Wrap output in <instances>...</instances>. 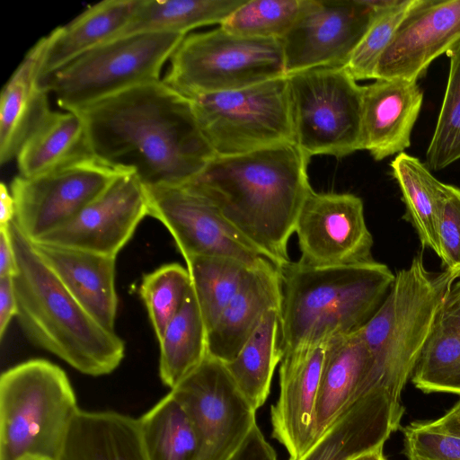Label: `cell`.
I'll return each instance as SVG.
<instances>
[{"label": "cell", "mask_w": 460, "mask_h": 460, "mask_svg": "<svg viewBox=\"0 0 460 460\" xmlns=\"http://www.w3.org/2000/svg\"><path fill=\"white\" fill-rule=\"evenodd\" d=\"M75 111L84 119L92 155L133 172L144 187L190 182L217 156L191 100L162 79Z\"/></svg>", "instance_id": "cell-1"}, {"label": "cell", "mask_w": 460, "mask_h": 460, "mask_svg": "<svg viewBox=\"0 0 460 460\" xmlns=\"http://www.w3.org/2000/svg\"><path fill=\"white\" fill-rule=\"evenodd\" d=\"M310 158L295 144L216 156L190 183L278 268L290 261L288 243L313 190Z\"/></svg>", "instance_id": "cell-2"}, {"label": "cell", "mask_w": 460, "mask_h": 460, "mask_svg": "<svg viewBox=\"0 0 460 460\" xmlns=\"http://www.w3.org/2000/svg\"><path fill=\"white\" fill-rule=\"evenodd\" d=\"M8 231L16 261V317L27 337L84 375L114 371L125 355L121 338L81 306L14 221Z\"/></svg>", "instance_id": "cell-3"}, {"label": "cell", "mask_w": 460, "mask_h": 460, "mask_svg": "<svg viewBox=\"0 0 460 460\" xmlns=\"http://www.w3.org/2000/svg\"><path fill=\"white\" fill-rule=\"evenodd\" d=\"M279 270L282 357L359 331L378 310L395 278L385 264L374 260L328 267L298 260Z\"/></svg>", "instance_id": "cell-4"}, {"label": "cell", "mask_w": 460, "mask_h": 460, "mask_svg": "<svg viewBox=\"0 0 460 460\" xmlns=\"http://www.w3.org/2000/svg\"><path fill=\"white\" fill-rule=\"evenodd\" d=\"M458 276L434 274L421 255L395 274L384 302L360 329L368 357L366 392L402 405V393L416 367L441 301Z\"/></svg>", "instance_id": "cell-5"}, {"label": "cell", "mask_w": 460, "mask_h": 460, "mask_svg": "<svg viewBox=\"0 0 460 460\" xmlns=\"http://www.w3.org/2000/svg\"><path fill=\"white\" fill-rule=\"evenodd\" d=\"M66 372L34 358L0 378V460H58L79 411Z\"/></svg>", "instance_id": "cell-6"}, {"label": "cell", "mask_w": 460, "mask_h": 460, "mask_svg": "<svg viewBox=\"0 0 460 460\" xmlns=\"http://www.w3.org/2000/svg\"><path fill=\"white\" fill-rule=\"evenodd\" d=\"M187 34L142 32L102 43L42 77L64 111H78L132 87L161 80L165 62Z\"/></svg>", "instance_id": "cell-7"}, {"label": "cell", "mask_w": 460, "mask_h": 460, "mask_svg": "<svg viewBox=\"0 0 460 460\" xmlns=\"http://www.w3.org/2000/svg\"><path fill=\"white\" fill-rule=\"evenodd\" d=\"M166 84L194 98L286 75L280 40L233 34L221 26L187 34L170 58Z\"/></svg>", "instance_id": "cell-8"}, {"label": "cell", "mask_w": 460, "mask_h": 460, "mask_svg": "<svg viewBox=\"0 0 460 460\" xmlns=\"http://www.w3.org/2000/svg\"><path fill=\"white\" fill-rule=\"evenodd\" d=\"M190 99L200 129L217 156L295 143L287 75Z\"/></svg>", "instance_id": "cell-9"}, {"label": "cell", "mask_w": 460, "mask_h": 460, "mask_svg": "<svg viewBox=\"0 0 460 460\" xmlns=\"http://www.w3.org/2000/svg\"><path fill=\"white\" fill-rule=\"evenodd\" d=\"M295 144L309 157H345L361 150L363 86L345 67L287 75Z\"/></svg>", "instance_id": "cell-10"}, {"label": "cell", "mask_w": 460, "mask_h": 460, "mask_svg": "<svg viewBox=\"0 0 460 460\" xmlns=\"http://www.w3.org/2000/svg\"><path fill=\"white\" fill-rule=\"evenodd\" d=\"M171 393L194 428L198 440L194 460H228L256 424V411L226 365L208 355Z\"/></svg>", "instance_id": "cell-11"}, {"label": "cell", "mask_w": 460, "mask_h": 460, "mask_svg": "<svg viewBox=\"0 0 460 460\" xmlns=\"http://www.w3.org/2000/svg\"><path fill=\"white\" fill-rule=\"evenodd\" d=\"M125 172L88 156L35 177L17 175L10 185L13 221L37 241L75 218Z\"/></svg>", "instance_id": "cell-12"}, {"label": "cell", "mask_w": 460, "mask_h": 460, "mask_svg": "<svg viewBox=\"0 0 460 460\" xmlns=\"http://www.w3.org/2000/svg\"><path fill=\"white\" fill-rule=\"evenodd\" d=\"M147 212L173 237L184 260L227 257L251 267L269 261L190 183L145 187Z\"/></svg>", "instance_id": "cell-13"}, {"label": "cell", "mask_w": 460, "mask_h": 460, "mask_svg": "<svg viewBox=\"0 0 460 460\" xmlns=\"http://www.w3.org/2000/svg\"><path fill=\"white\" fill-rule=\"evenodd\" d=\"M376 13L365 0H302L280 40L286 75L318 67H344Z\"/></svg>", "instance_id": "cell-14"}, {"label": "cell", "mask_w": 460, "mask_h": 460, "mask_svg": "<svg viewBox=\"0 0 460 460\" xmlns=\"http://www.w3.org/2000/svg\"><path fill=\"white\" fill-rule=\"evenodd\" d=\"M300 261L328 267L373 261V237L366 224L362 199L351 193L310 191L295 232Z\"/></svg>", "instance_id": "cell-15"}, {"label": "cell", "mask_w": 460, "mask_h": 460, "mask_svg": "<svg viewBox=\"0 0 460 460\" xmlns=\"http://www.w3.org/2000/svg\"><path fill=\"white\" fill-rule=\"evenodd\" d=\"M146 216L145 187L125 172L75 218L34 243L117 257Z\"/></svg>", "instance_id": "cell-16"}, {"label": "cell", "mask_w": 460, "mask_h": 460, "mask_svg": "<svg viewBox=\"0 0 460 460\" xmlns=\"http://www.w3.org/2000/svg\"><path fill=\"white\" fill-rule=\"evenodd\" d=\"M459 42L460 0H418L381 56L376 79L418 81Z\"/></svg>", "instance_id": "cell-17"}, {"label": "cell", "mask_w": 460, "mask_h": 460, "mask_svg": "<svg viewBox=\"0 0 460 460\" xmlns=\"http://www.w3.org/2000/svg\"><path fill=\"white\" fill-rule=\"evenodd\" d=\"M325 343L285 354L279 367V395L270 409L272 437L298 460L315 443V406Z\"/></svg>", "instance_id": "cell-18"}, {"label": "cell", "mask_w": 460, "mask_h": 460, "mask_svg": "<svg viewBox=\"0 0 460 460\" xmlns=\"http://www.w3.org/2000/svg\"><path fill=\"white\" fill-rule=\"evenodd\" d=\"M422 102L417 81L379 78L363 86L361 150L376 161L402 153L411 146Z\"/></svg>", "instance_id": "cell-19"}, {"label": "cell", "mask_w": 460, "mask_h": 460, "mask_svg": "<svg viewBox=\"0 0 460 460\" xmlns=\"http://www.w3.org/2000/svg\"><path fill=\"white\" fill-rule=\"evenodd\" d=\"M282 281L271 261L250 270L216 324L208 332V355L223 362L233 360L265 315L279 309Z\"/></svg>", "instance_id": "cell-20"}, {"label": "cell", "mask_w": 460, "mask_h": 460, "mask_svg": "<svg viewBox=\"0 0 460 460\" xmlns=\"http://www.w3.org/2000/svg\"><path fill=\"white\" fill-rule=\"evenodd\" d=\"M36 252L81 306L115 332L116 257L31 242Z\"/></svg>", "instance_id": "cell-21"}, {"label": "cell", "mask_w": 460, "mask_h": 460, "mask_svg": "<svg viewBox=\"0 0 460 460\" xmlns=\"http://www.w3.org/2000/svg\"><path fill=\"white\" fill-rule=\"evenodd\" d=\"M49 36L40 38L26 53L4 84L0 98V164L9 163L22 144L50 110L42 84Z\"/></svg>", "instance_id": "cell-22"}, {"label": "cell", "mask_w": 460, "mask_h": 460, "mask_svg": "<svg viewBox=\"0 0 460 460\" xmlns=\"http://www.w3.org/2000/svg\"><path fill=\"white\" fill-rule=\"evenodd\" d=\"M367 368V351L360 330L326 342L315 406L316 441L355 402L377 394L365 390Z\"/></svg>", "instance_id": "cell-23"}, {"label": "cell", "mask_w": 460, "mask_h": 460, "mask_svg": "<svg viewBox=\"0 0 460 460\" xmlns=\"http://www.w3.org/2000/svg\"><path fill=\"white\" fill-rule=\"evenodd\" d=\"M402 416L386 399L366 396L345 411L298 460H350L383 448L391 434L401 429Z\"/></svg>", "instance_id": "cell-24"}, {"label": "cell", "mask_w": 460, "mask_h": 460, "mask_svg": "<svg viewBox=\"0 0 460 460\" xmlns=\"http://www.w3.org/2000/svg\"><path fill=\"white\" fill-rule=\"evenodd\" d=\"M423 393L460 396V277L449 286L411 376Z\"/></svg>", "instance_id": "cell-25"}, {"label": "cell", "mask_w": 460, "mask_h": 460, "mask_svg": "<svg viewBox=\"0 0 460 460\" xmlns=\"http://www.w3.org/2000/svg\"><path fill=\"white\" fill-rule=\"evenodd\" d=\"M58 460H147L137 420L79 410Z\"/></svg>", "instance_id": "cell-26"}, {"label": "cell", "mask_w": 460, "mask_h": 460, "mask_svg": "<svg viewBox=\"0 0 460 460\" xmlns=\"http://www.w3.org/2000/svg\"><path fill=\"white\" fill-rule=\"evenodd\" d=\"M88 156L93 155L80 114L49 110L25 138L15 158L19 175L29 178Z\"/></svg>", "instance_id": "cell-27"}, {"label": "cell", "mask_w": 460, "mask_h": 460, "mask_svg": "<svg viewBox=\"0 0 460 460\" xmlns=\"http://www.w3.org/2000/svg\"><path fill=\"white\" fill-rule=\"evenodd\" d=\"M138 0H105L89 6L49 34L43 77L87 50L117 37L131 19Z\"/></svg>", "instance_id": "cell-28"}, {"label": "cell", "mask_w": 460, "mask_h": 460, "mask_svg": "<svg viewBox=\"0 0 460 460\" xmlns=\"http://www.w3.org/2000/svg\"><path fill=\"white\" fill-rule=\"evenodd\" d=\"M406 207V214L414 226L421 245L440 255L438 227L447 194L442 183L418 158L404 152L391 162Z\"/></svg>", "instance_id": "cell-29"}, {"label": "cell", "mask_w": 460, "mask_h": 460, "mask_svg": "<svg viewBox=\"0 0 460 460\" xmlns=\"http://www.w3.org/2000/svg\"><path fill=\"white\" fill-rule=\"evenodd\" d=\"M280 310L270 311L226 369L251 406L266 402L275 368L280 363Z\"/></svg>", "instance_id": "cell-30"}, {"label": "cell", "mask_w": 460, "mask_h": 460, "mask_svg": "<svg viewBox=\"0 0 460 460\" xmlns=\"http://www.w3.org/2000/svg\"><path fill=\"white\" fill-rule=\"evenodd\" d=\"M244 2L245 0H138L128 23L115 38L142 32L188 34L190 30L198 27L221 25Z\"/></svg>", "instance_id": "cell-31"}, {"label": "cell", "mask_w": 460, "mask_h": 460, "mask_svg": "<svg viewBox=\"0 0 460 460\" xmlns=\"http://www.w3.org/2000/svg\"><path fill=\"white\" fill-rule=\"evenodd\" d=\"M158 342L160 378L172 389L208 355V332L192 287Z\"/></svg>", "instance_id": "cell-32"}, {"label": "cell", "mask_w": 460, "mask_h": 460, "mask_svg": "<svg viewBox=\"0 0 460 460\" xmlns=\"http://www.w3.org/2000/svg\"><path fill=\"white\" fill-rule=\"evenodd\" d=\"M147 460H194L198 440L179 401L170 392L137 419Z\"/></svg>", "instance_id": "cell-33"}, {"label": "cell", "mask_w": 460, "mask_h": 460, "mask_svg": "<svg viewBox=\"0 0 460 460\" xmlns=\"http://www.w3.org/2000/svg\"><path fill=\"white\" fill-rule=\"evenodd\" d=\"M185 261L208 332L254 267L227 257L196 256Z\"/></svg>", "instance_id": "cell-34"}, {"label": "cell", "mask_w": 460, "mask_h": 460, "mask_svg": "<svg viewBox=\"0 0 460 460\" xmlns=\"http://www.w3.org/2000/svg\"><path fill=\"white\" fill-rule=\"evenodd\" d=\"M190 289V273L178 263L164 264L143 276L139 295L158 341L181 309Z\"/></svg>", "instance_id": "cell-35"}, {"label": "cell", "mask_w": 460, "mask_h": 460, "mask_svg": "<svg viewBox=\"0 0 460 460\" xmlns=\"http://www.w3.org/2000/svg\"><path fill=\"white\" fill-rule=\"evenodd\" d=\"M447 55L450 63L447 88L426 153V165L435 171L460 159V42Z\"/></svg>", "instance_id": "cell-36"}, {"label": "cell", "mask_w": 460, "mask_h": 460, "mask_svg": "<svg viewBox=\"0 0 460 460\" xmlns=\"http://www.w3.org/2000/svg\"><path fill=\"white\" fill-rule=\"evenodd\" d=\"M302 0H245L219 26L246 38L281 40L296 21Z\"/></svg>", "instance_id": "cell-37"}, {"label": "cell", "mask_w": 460, "mask_h": 460, "mask_svg": "<svg viewBox=\"0 0 460 460\" xmlns=\"http://www.w3.org/2000/svg\"><path fill=\"white\" fill-rule=\"evenodd\" d=\"M417 2L418 0H400L396 5L376 13L370 26L344 66L356 81L376 79V70L381 56Z\"/></svg>", "instance_id": "cell-38"}, {"label": "cell", "mask_w": 460, "mask_h": 460, "mask_svg": "<svg viewBox=\"0 0 460 460\" xmlns=\"http://www.w3.org/2000/svg\"><path fill=\"white\" fill-rule=\"evenodd\" d=\"M407 460H460V439L424 428L414 421L402 429Z\"/></svg>", "instance_id": "cell-39"}, {"label": "cell", "mask_w": 460, "mask_h": 460, "mask_svg": "<svg viewBox=\"0 0 460 460\" xmlns=\"http://www.w3.org/2000/svg\"><path fill=\"white\" fill-rule=\"evenodd\" d=\"M439 251L446 270L460 277V188L447 184L438 227Z\"/></svg>", "instance_id": "cell-40"}, {"label": "cell", "mask_w": 460, "mask_h": 460, "mask_svg": "<svg viewBox=\"0 0 460 460\" xmlns=\"http://www.w3.org/2000/svg\"><path fill=\"white\" fill-rule=\"evenodd\" d=\"M228 460H279L274 448L267 441L257 423Z\"/></svg>", "instance_id": "cell-41"}, {"label": "cell", "mask_w": 460, "mask_h": 460, "mask_svg": "<svg viewBox=\"0 0 460 460\" xmlns=\"http://www.w3.org/2000/svg\"><path fill=\"white\" fill-rule=\"evenodd\" d=\"M17 314V303L13 277L0 278V338L3 339L10 322Z\"/></svg>", "instance_id": "cell-42"}, {"label": "cell", "mask_w": 460, "mask_h": 460, "mask_svg": "<svg viewBox=\"0 0 460 460\" xmlns=\"http://www.w3.org/2000/svg\"><path fill=\"white\" fill-rule=\"evenodd\" d=\"M420 423L429 430L460 439V399L440 418Z\"/></svg>", "instance_id": "cell-43"}, {"label": "cell", "mask_w": 460, "mask_h": 460, "mask_svg": "<svg viewBox=\"0 0 460 460\" xmlns=\"http://www.w3.org/2000/svg\"><path fill=\"white\" fill-rule=\"evenodd\" d=\"M15 271V255L8 226L0 227V278L13 277Z\"/></svg>", "instance_id": "cell-44"}, {"label": "cell", "mask_w": 460, "mask_h": 460, "mask_svg": "<svg viewBox=\"0 0 460 460\" xmlns=\"http://www.w3.org/2000/svg\"><path fill=\"white\" fill-rule=\"evenodd\" d=\"M15 217V203L10 189L0 184V227H6Z\"/></svg>", "instance_id": "cell-45"}, {"label": "cell", "mask_w": 460, "mask_h": 460, "mask_svg": "<svg viewBox=\"0 0 460 460\" xmlns=\"http://www.w3.org/2000/svg\"><path fill=\"white\" fill-rule=\"evenodd\" d=\"M350 460H387L383 453V448L375 449L369 452L354 456Z\"/></svg>", "instance_id": "cell-46"}, {"label": "cell", "mask_w": 460, "mask_h": 460, "mask_svg": "<svg viewBox=\"0 0 460 460\" xmlns=\"http://www.w3.org/2000/svg\"><path fill=\"white\" fill-rule=\"evenodd\" d=\"M34 460H46V459H34Z\"/></svg>", "instance_id": "cell-47"}]
</instances>
